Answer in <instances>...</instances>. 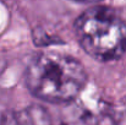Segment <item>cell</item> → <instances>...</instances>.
<instances>
[{
	"instance_id": "obj_3",
	"label": "cell",
	"mask_w": 126,
	"mask_h": 125,
	"mask_svg": "<svg viewBox=\"0 0 126 125\" xmlns=\"http://www.w3.org/2000/svg\"><path fill=\"white\" fill-rule=\"evenodd\" d=\"M1 125H53V122L45 108L30 106L7 112L1 119Z\"/></svg>"
},
{
	"instance_id": "obj_1",
	"label": "cell",
	"mask_w": 126,
	"mask_h": 125,
	"mask_svg": "<svg viewBox=\"0 0 126 125\" xmlns=\"http://www.w3.org/2000/svg\"><path fill=\"white\" fill-rule=\"evenodd\" d=\"M87 72L75 58L59 53L36 56L26 71L28 89L38 98L51 103L74 99L83 88Z\"/></svg>"
},
{
	"instance_id": "obj_2",
	"label": "cell",
	"mask_w": 126,
	"mask_h": 125,
	"mask_svg": "<svg viewBox=\"0 0 126 125\" xmlns=\"http://www.w3.org/2000/svg\"><path fill=\"white\" fill-rule=\"evenodd\" d=\"M77 39L86 53L100 61L119 59L126 50V22L104 6L86 10L75 22Z\"/></svg>"
},
{
	"instance_id": "obj_5",
	"label": "cell",
	"mask_w": 126,
	"mask_h": 125,
	"mask_svg": "<svg viewBox=\"0 0 126 125\" xmlns=\"http://www.w3.org/2000/svg\"><path fill=\"white\" fill-rule=\"evenodd\" d=\"M76 1H81V2H94V1H98V0H76Z\"/></svg>"
},
{
	"instance_id": "obj_4",
	"label": "cell",
	"mask_w": 126,
	"mask_h": 125,
	"mask_svg": "<svg viewBox=\"0 0 126 125\" xmlns=\"http://www.w3.org/2000/svg\"><path fill=\"white\" fill-rule=\"evenodd\" d=\"M109 115L115 125H126V96L111 104Z\"/></svg>"
}]
</instances>
